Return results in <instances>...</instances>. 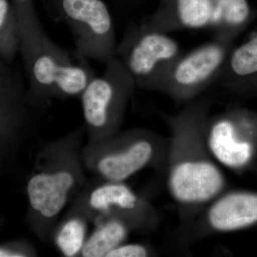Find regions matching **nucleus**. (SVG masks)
I'll list each match as a JSON object with an SVG mask.
<instances>
[{"label":"nucleus","mask_w":257,"mask_h":257,"mask_svg":"<svg viewBox=\"0 0 257 257\" xmlns=\"http://www.w3.org/2000/svg\"><path fill=\"white\" fill-rule=\"evenodd\" d=\"M219 82L234 94L257 92V30L246 41L233 47Z\"/></svg>","instance_id":"ddd939ff"},{"label":"nucleus","mask_w":257,"mask_h":257,"mask_svg":"<svg viewBox=\"0 0 257 257\" xmlns=\"http://www.w3.org/2000/svg\"><path fill=\"white\" fill-rule=\"evenodd\" d=\"M211 105L210 98H197L177 114L165 117L171 135L166 163L167 189L184 215L205 207L225 188L224 176L206 143Z\"/></svg>","instance_id":"f257e3e1"},{"label":"nucleus","mask_w":257,"mask_h":257,"mask_svg":"<svg viewBox=\"0 0 257 257\" xmlns=\"http://www.w3.org/2000/svg\"><path fill=\"white\" fill-rule=\"evenodd\" d=\"M234 42L214 37L211 41L179 57L167 75L160 93L177 103L199 97L219 81Z\"/></svg>","instance_id":"0eeeda50"},{"label":"nucleus","mask_w":257,"mask_h":257,"mask_svg":"<svg viewBox=\"0 0 257 257\" xmlns=\"http://www.w3.org/2000/svg\"><path fill=\"white\" fill-rule=\"evenodd\" d=\"M42 1L49 16L68 28L77 54L104 64L116 57L114 24L103 0Z\"/></svg>","instance_id":"20e7f679"},{"label":"nucleus","mask_w":257,"mask_h":257,"mask_svg":"<svg viewBox=\"0 0 257 257\" xmlns=\"http://www.w3.org/2000/svg\"><path fill=\"white\" fill-rule=\"evenodd\" d=\"M87 60L75 51L72 59L60 64L54 81L52 97H80L96 77Z\"/></svg>","instance_id":"dca6fc26"},{"label":"nucleus","mask_w":257,"mask_h":257,"mask_svg":"<svg viewBox=\"0 0 257 257\" xmlns=\"http://www.w3.org/2000/svg\"><path fill=\"white\" fill-rule=\"evenodd\" d=\"M80 96L90 142L97 143L119 132L126 106L136 89L131 76L116 57L105 64Z\"/></svg>","instance_id":"423d86ee"},{"label":"nucleus","mask_w":257,"mask_h":257,"mask_svg":"<svg viewBox=\"0 0 257 257\" xmlns=\"http://www.w3.org/2000/svg\"><path fill=\"white\" fill-rule=\"evenodd\" d=\"M69 138L45 150L27 184L30 209L43 224L55 220L82 182L79 158L74 147L67 145Z\"/></svg>","instance_id":"f03ea898"},{"label":"nucleus","mask_w":257,"mask_h":257,"mask_svg":"<svg viewBox=\"0 0 257 257\" xmlns=\"http://www.w3.org/2000/svg\"><path fill=\"white\" fill-rule=\"evenodd\" d=\"M28 253L22 251L20 248L11 246H0V257H23L28 256Z\"/></svg>","instance_id":"4be33fe9"},{"label":"nucleus","mask_w":257,"mask_h":257,"mask_svg":"<svg viewBox=\"0 0 257 257\" xmlns=\"http://www.w3.org/2000/svg\"><path fill=\"white\" fill-rule=\"evenodd\" d=\"M182 55L178 42L140 22L128 25L117 44L116 57L136 88L160 92L176 61Z\"/></svg>","instance_id":"7ed1b4c3"},{"label":"nucleus","mask_w":257,"mask_h":257,"mask_svg":"<svg viewBox=\"0 0 257 257\" xmlns=\"http://www.w3.org/2000/svg\"><path fill=\"white\" fill-rule=\"evenodd\" d=\"M150 249L140 243H123L111 250L106 257H145L150 256Z\"/></svg>","instance_id":"412c9836"},{"label":"nucleus","mask_w":257,"mask_h":257,"mask_svg":"<svg viewBox=\"0 0 257 257\" xmlns=\"http://www.w3.org/2000/svg\"><path fill=\"white\" fill-rule=\"evenodd\" d=\"M96 224V229L86 239L80 253L82 256L106 257L109 251L124 243L133 228L118 216H108Z\"/></svg>","instance_id":"f3484780"},{"label":"nucleus","mask_w":257,"mask_h":257,"mask_svg":"<svg viewBox=\"0 0 257 257\" xmlns=\"http://www.w3.org/2000/svg\"><path fill=\"white\" fill-rule=\"evenodd\" d=\"M200 220L204 234L230 232L256 224L257 194L222 193L208 204Z\"/></svg>","instance_id":"9b49d317"},{"label":"nucleus","mask_w":257,"mask_h":257,"mask_svg":"<svg viewBox=\"0 0 257 257\" xmlns=\"http://www.w3.org/2000/svg\"><path fill=\"white\" fill-rule=\"evenodd\" d=\"M10 64L0 58V137L16 133L28 121L27 93Z\"/></svg>","instance_id":"4468645a"},{"label":"nucleus","mask_w":257,"mask_h":257,"mask_svg":"<svg viewBox=\"0 0 257 257\" xmlns=\"http://www.w3.org/2000/svg\"><path fill=\"white\" fill-rule=\"evenodd\" d=\"M86 211L96 222L108 216H118L133 227H150L157 223V214L148 202L124 182H104L86 198Z\"/></svg>","instance_id":"9d476101"},{"label":"nucleus","mask_w":257,"mask_h":257,"mask_svg":"<svg viewBox=\"0 0 257 257\" xmlns=\"http://www.w3.org/2000/svg\"><path fill=\"white\" fill-rule=\"evenodd\" d=\"M87 224L82 216H71L59 227L55 235V243L65 256L80 254L87 239Z\"/></svg>","instance_id":"6ab92c4d"},{"label":"nucleus","mask_w":257,"mask_h":257,"mask_svg":"<svg viewBox=\"0 0 257 257\" xmlns=\"http://www.w3.org/2000/svg\"><path fill=\"white\" fill-rule=\"evenodd\" d=\"M212 0H175L170 8L157 12L141 22L147 28L171 33L210 28Z\"/></svg>","instance_id":"f8f14e48"},{"label":"nucleus","mask_w":257,"mask_h":257,"mask_svg":"<svg viewBox=\"0 0 257 257\" xmlns=\"http://www.w3.org/2000/svg\"><path fill=\"white\" fill-rule=\"evenodd\" d=\"M210 28L214 37L235 42L251 23L252 15L247 0H212Z\"/></svg>","instance_id":"2eb2a0df"},{"label":"nucleus","mask_w":257,"mask_h":257,"mask_svg":"<svg viewBox=\"0 0 257 257\" xmlns=\"http://www.w3.org/2000/svg\"><path fill=\"white\" fill-rule=\"evenodd\" d=\"M257 130V115L247 111H226L208 117L205 139L211 157L218 165L239 170L251 160L253 143L249 139Z\"/></svg>","instance_id":"6e6552de"},{"label":"nucleus","mask_w":257,"mask_h":257,"mask_svg":"<svg viewBox=\"0 0 257 257\" xmlns=\"http://www.w3.org/2000/svg\"><path fill=\"white\" fill-rule=\"evenodd\" d=\"M11 3L18 15L20 35L42 27L34 0H11Z\"/></svg>","instance_id":"aec40b11"},{"label":"nucleus","mask_w":257,"mask_h":257,"mask_svg":"<svg viewBox=\"0 0 257 257\" xmlns=\"http://www.w3.org/2000/svg\"><path fill=\"white\" fill-rule=\"evenodd\" d=\"M92 145L96 148L89 164L104 182H124L147 167L167 163L169 140L145 128L119 132Z\"/></svg>","instance_id":"39448f33"},{"label":"nucleus","mask_w":257,"mask_h":257,"mask_svg":"<svg viewBox=\"0 0 257 257\" xmlns=\"http://www.w3.org/2000/svg\"><path fill=\"white\" fill-rule=\"evenodd\" d=\"M20 23L10 0H0V58L11 64L20 53Z\"/></svg>","instance_id":"a211bd4d"},{"label":"nucleus","mask_w":257,"mask_h":257,"mask_svg":"<svg viewBox=\"0 0 257 257\" xmlns=\"http://www.w3.org/2000/svg\"><path fill=\"white\" fill-rule=\"evenodd\" d=\"M20 53L30 83L28 102L44 104L52 98L57 69L61 64L72 59L74 52L56 45L41 27L22 35Z\"/></svg>","instance_id":"1a4fd4ad"}]
</instances>
